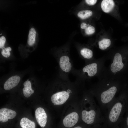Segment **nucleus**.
<instances>
[{
	"label": "nucleus",
	"instance_id": "1",
	"mask_svg": "<svg viewBox=\"0 0 128 128\" xmlns=\"http://www.w3.org/2000/svg\"><path fill=\"white\" fill-rule=\"evenodd\" d=\"M128 108V98L124 94L116 97L107 110L104 119L111 123H116L123 118Z\"/></svg>",
	"mask_w": 128,
	"mask_h": 128
},
{
	"label": "nucleus",
	"instance_id": "2",
	"mask_svg": "<svg viewBox=\"0 0 128 128\" xmlns=\"http://www.w3.org/2000/svg\"><path fill=\"white\" fill-rule=\"evenodd\" d=\"M92 100L90 102V109L83 110L82 112V120L88 124H92L96 121H99L104 119L100 107Z\"/></svg>",
	"mask_w": 128,
	"mask_h": 128
},
{
	"label": "nucleus",
	"instance_id": "3",
	"mask_svg": "<svg viewBox=\"0 0 128 128\" xmlns=\"http://www.w3.org/2000/svg\"><path fill=\"white\" fill-rule=\"evenodd\" d=\"M72 92L70 89L59 91L51 96V100L54 105H59L64 104L69 97L70 94Z\"/></svg>",
	"mask_w": 128,
	"mask_h": 128
},
{
	"label": "nucleus",
	"instance_id": "4",
	"mask_svg": "<svg viewBox=\"0 0 128 128\" xmlns=\"http://www.w3.org/2000/svg\"><path fill=\"white\" fill-rule=\"evenodd\" d=\"M79 119V115L76 112H73L68 114L64 119L63 123L64 126L70 128L75 125Z\"/></svg>",
	"mask_w": 128,
	"mask_h": 128
},
{
	"label": "nucleus",
	"instance_id": "5",
	"mask_svg": "<svg viewBox=\"0 0 128 128\" xmlns=\"http://www.w3.org/2000/svg\"><path fill=\"white\" fill-rule=\"evenodd\" d=\"M36 120L40 126L44 127L47 121V116L44 109L41 107L37 108L35 111Z\"/></svg>",
	"mask_w": 128,
	"mask_h": 128
},
{
	"label": "nucleus",
	"instance_id": "6",
	"mask_svg": "<svg viewBox=\"0 0 128 128\" xmlns=\"http://www.w3.org/2000/svg\"><path fill=\"white\" fill-rule=\"evenodd\" d=\"M123 66L121 55L119 53H116L114 56L113 62L111 65V71L113 73H116L122 69Z\"/></svg>",
	"mask_w": 128,
	"mask_h": 128
},
{
	"label": "nucleus",
	"instance_id": "7",
	"mask_svg": "<svg viewBox=\"0 0 128 128\" xmlns=\"http://www.w3.org/2000/svg\"><path fill=\"white\" fill-rule=\"evenodd\" d=\"M97 64L95 63L88 64L85 66L81 70L75 69L76 71L82 72L83 73H86L87 75L90 77H92L95 75L97 72Z\"/></svg>",
	"mask_w": 128,
	"mask_h": 128
},
{
	"label": "nucleus",
	"instance_id": "8",
	"mask_svg": "<svg viewBox=\"0 0 128 128\" xmlns=\"http://www.w3.org/2000/svg\"><path fill=\"white\" fill-rule=\"evenodd\" d=\"M20 80V77L18 76L15 75L11 77L4 83V89L6 90H9L15 87L18 84Z\"/></svg>",
	"mask_w": 128,
	"mask_h": 128
},
{
	"label": "nucleus",
	"instance_id": "9",
	"mask_svg": "<svg viewBox=\"0 0 128 128\" xmlns=\"http://www.w3.org/2000/svg\"><path fill=\"white\" fill-rule=\"evenodd\" d=\"M114 6V3L112 0H103L101 4V7L102 10L106 13L111 11Z\"/></svg>",
	"mask_w": 128,
	"mask_h": 128
},
{
	"label": "nucleus",
	"instance_id": "10",
	"mask_svg": "<svg viewBox=\"0 0 128 128\" xmlns=\"http://www.w3.org/2000/svg\"><path fill=\"white\" fill-rule=\"evenodd\" d=\"M24 87L23 89L24 96L27 98L29 97L34 92V91L32 89L31 82L28 80L23 83Z\"/></svg>",
	"mask_w": 128,
	"mask_h": 128
},
{
	"label": "nucleus",
	"instance_id": "11",
	"mask_svg": "<svg viewBox=\"0 0 128 128\" xmlns=\"http://www.w3.org/2000/svg\"><path fill=\"white\" fill-rule=\"evenodd\" d=\"M20 124L22 128H35V123L26 117L22 118Z\"/></svg>",
	"mask_w": 128,
	"mask_h": 128
},
{
	"label": "nucleus",
	"instance_id": "12",
	"mask_svg": "<svg viewBox=\"0 0 128 128\" xmlns=\"http://www.w3.org/2000/svg\"><path fill=\"white\" fill-rule=\"evenodd\" d=\"M0 113L3 114L9 119L14 118L16 116L17 113L14 111L5 108H1L0 110Z\"/></svg>",
	"mask_w": 128,
	"mask_h": 128
},
{
	"label": "nucleus",
	"instance_id": "13",
	"mask_svg": "<svg viewBox=\"0 0 128 128\" xmlns=\"http://www.w3.org/2000/svg\"><path fill=\"white\" fill-rule=\"evenodd\" d=\"M80 54L84 58L89 59L91 58L93 56V53L91 49L87 48H83L80 50Z\"/></svg>",
	"mask_w": 128,
	"mask_h": 128
},
{
	"label": "nucleus",
	"instance_id": "14",
	"mask_svg": "<svg viewBox=\"0 0 128 128\" xmlns=\"http://www.w3.org/2000/svg\"><path fill=\"white\" fill-rule=\"evenodd\" d=\"M93 14L92 11L89 10H82L79 11L77 14L78 17L82 19H86L90 16Z\"/></svg>",
	"mask_w": 128,
	"mask_h": 128
},
{
	"label": "nucleus",
	"instance_id": "15",
	"mask_svg": "<svg viewBox=\"0 0 128 128\" xmlns=\"http://www.w3.org/2000/svg\"><path fill=\"white\" fill-rule=\"evenodd\" d=\"M36 32L33 28H31L30 30L28 35V43L30 46L32 45L35 41Z\"/></svg>",
	"mask_w": 128,
	"mask_h": 128
},
{
	"label": "nucleus",
	"instance_id": "16",
	"mask_svg": "<svg viewBox=\"0 0 128 128\" xmlns=\"http://www.w3.org/2000/svg\"><path fill=\"white\" fill-rule=\"evenodd\" d=\"M99 48L102 50H105L109 47L111 44L110 40L108 39L104 38L98 42Z\"/></svg>",
	"mask_w": 128,
	"mask_h": 128
},
{
	"label": "nucleus",
	"instance_id": "17",
	"mask_svg": "<svg viewBox=\"0 0 128 128\" xmlns=\"http://www.w3.org/2000/svg\"><path fill=\"white\" fill-rule=\"evenodd\" d=\"M84 30L85 33L87 35L93 34L95 31L94 27L89 24H87Z\"/></svg>",
	"mask_w": 128,
	"mask_h": 128
},
{
	"label": "nucleus",
	"instance_id": "18",
	"mask_svg": "<svg viewBox=\"0 0 128 128\" xmlns=\"http://www.w3.org/2000/svg\"><path fill=\"white\" fill-rule=\"evenodd\" d=\"M11 50L10 47L3 48L1 51V54L4 57L7 58L9 57L10 55L9 51Z\"/></svg>",
	"mask_w": 128,
	"mask_h": 128
},
{
	"label": "nucleus",
	"instance_id": "19",
	"mask_svg": "<svg viewBox=\"0 0 128 128\" xmlns=\"http://www.w3.org/2000/svg\"><path fill=\"white\" fill-rule=\"evenodd\" d=\"M6 41L5 37L4 36H1L0 38V48L4 47Z\"/></svg>",
	"mask_w": 128,
	"mask_h": 128
},
{
	"label": "nucleus",
	"instance_id": "20",
	"mask_svg": "<svg viewBox=\"0 0 128 128\" xmlns=\"http://www.w3.org/2000/svg\"><path fill=\"white\" fill-rule=\"evenodd\" d=\"M8 118L3 114L0 113V121L3 122H5L8 120Z\"/></svg>",
	"mask_w": 128,
	"mask_h": 128
},
{
	"label": "nucleus",
	"instance_id": "21",
	"mask_svg": "<svg viewBox=\"0 0 128 128\" xmlns=\"http://www.w3.org/2000/svg\"><path fill=\"white\" fill-rule=\"evenodd\" d=\"M85 1L87 4L90 5H93L96 3L97 0H86Z\"/></svg>",
	"mask_w": 128,
	"mask_h": 128
},
{
	"label": "nucleus",
	"instance_id": "22",
	"mask_svg": "<svg viewBox=\"0 0 128 128\" xmlns=\"http://www.w3.org/2000/svg\"><path fill=\"white\" fill-rule=\"evenodd\" d=\"M127 112V114L125 117V120L127 125L128 126V108L126 111Z\"/></svg>",
	"mask_w": 128,
	"mask_h": 128
},
{
	"label": "nucleus",
	"instance_id": "23",
	"mask_svg": "<svg viewBox=\"0 0 128 128\" xmlns=\"http://www.w3.org/2000/svg\"><path fill=\"white\" fill-rule=\"evenodd\" d=\"M73 128H82L81 127L78 126L75 127Z\"/></svg>",
	"mask_w": 128,
	"mask_h": 128
},
{
	"label": "nucleus",
	"instance_id": "24",
	"mask_svg": "<svg viewBox=\"0 0 128 128\" xmlns=\"http://www.w3.org/2000/svg\"><path fill=\"white\" fill-rule=\"evenodd\" d=\"M1 34H1L0 35H1Z\"/></svg>",
	"mask_w": 128,
	"mask_h": 128
}]
</instances>
